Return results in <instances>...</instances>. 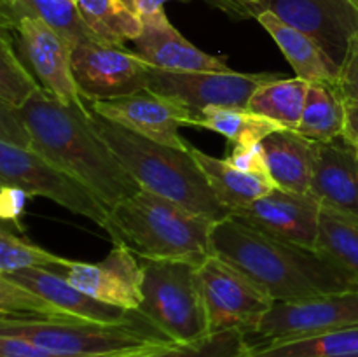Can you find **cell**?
<instances>
[{"label":"cell","instance_id":"cell-35","mask_svg":"<svg viewBox=\"0 0 358 357\" xmlns=\"http://www.w3.org/2000/svg\"><path fill=\"white\" fill-rule=\"evenodd\" d=\"M28 198H30V195L21 188L2 184V191H0V217H2V224L21 230L20 219L21 214L24 212V205H27Z\"/></svg>","mask_w":358,"mask_h":357},{"label":"cell","instance_id":"cell-13","mask_svg":"<svg viewBox=\"0 0 358 357\" xmlns=\"http://www.w3.org/2000/svg\"><path fill=\"white\" fill-rule=\"evenodd\" d=\"M264 9L313 38L341 72L358 41V0H262Z\"/></svg>","mask_w":358,"mask_h":357},{"label":"cell","instance_id":"cell-21","mask_svg":"<svg viewBox=\"0 0 358 357\" xmlns=\"http://www.w3.org/2000/svg\"><path fill=\"white\" fill-rule=\"evenodd\" d=\"M276 188L306 195L313 177L317 146L296 130H276L261 142Z\"/></svg>","mask_w":358,"mask_h":357},{"label":"cell","instance_id":"cell-20","mask_svg":"<svg viewBox=\"0 0 358 357\" xmlns=\"http://www.w3.org/2000/svg\"><path fill=\"white\" fill-rule=\"evenodd\" d=\"M255 20L271 35V38L296 72V77L306 83H338V65L304 31L285 23L268 9L261 10Z\"/></svg>","mask_w":358,"mask_h":357},{"label":"cell","instance_id":"cell-26","mask_svg":"<svg viewBox=\"0 0 358 357\" xmlns=\"http://www.w3.org/2000/svg\"><path fill=\"white\" fill-rule=\"evenodd\" d=\"M80 18L100 41L126 46L143 30V20L126 0H77Z\"/></svg>","mask_w":358,"mask_h":357},{"label":"cell","instance_id":"cell-24","mask_svg":"<svg viewBox=\"0 0 358 357\" xmlns=\"http://www.w3.org/2000/svg\"><path fill=\"white\" fill-rule=\"evenodd\" d=\"M346 100L338 83H310L303 118L296 132L315 144L345 133Z\"/></svg>","mask_w":358,"mask_h":357},{"label":"cell","instance_id":"cell-2","mask_svg":"<svg viewBox=\"0 0 358 357\" xmlns=\"http://www.w3.org/2000/svg\"><path fill=\"white\" fill-rule=\"evenodd\" d=\"M30 149L83 182L110 212L140 191L91 122L90 107H72L41 91L20 108Z\"/></svg>","mask_w":358,"mask_h":357},{"label":"cell","instance_id":"cell-41","mask_svg":"<svg viewBox=\"0 0 358 357\" xmlns=\"http://www.w3.org/2000/svg\"><path fill=\"white\" fill-rule=\"evenodd\" d=\"M259 2H262V0H259Z\"/></svg>","mask_w":358,"mask_h":357},{"label":"cell","instance_id":"cell-15","mask_svg":"<svg viewBox=\"0 0 358 357\" xmlns=\"http://www.w3.org/2000/svg\"><path fill=\"white\" fill-rule=\"evenodd\" d=\"M94 114L129 130L140 136L164 144L175 149H187L189 142L182 139L180 128L192 126L191 112L184 105L164 98L152 91H138L121 98L103 102H87Z\"/></svg>","mask_w":358,"mask_h":357},{"label":"cell","instance_id":"cell-16","mask_svg":"<svg viewBox=\"0 0 358 357\" xmlns=\"http://www.w3.org/2000/svg\"><path fill=\"white\" fill-rule=\"evenodd\" d=\"M322 209L310 192L301 195L276 188L231 216L268 237L317 248Z\"/></svg>","mask_w":358,"mask_h":357},{"label":"cell","instance_id":"cell-22","mask_svg":"<svg viewBox=\"0 0 358 357\" xmlns=\"http://www.w3.org/2000/svg\"><path fill=\"white\" fill-rule=\"evenodd\" d=\"M189 150H191L192 158L205 174L217 200L231 214L245 209L247 205L254 203L255 200L262 198V196L269 195L273 189H276L275 182L269 177L247 174V172L236 168L227 160L210 156V154L196 149L191 144H189Z\"/></svg>","mask_w":358,"mask_h":357},{"label":"cell","instance_id":"cell-34","mask_svg":"<svg viewBox=\"0 0 358 357\" xmlns=\"http://www.w3.org/2000/svg\"><path fill=\"white\" fill-rule=\"evenodd\" d=\"M226 160L229 163H233L236 168H240V170L247 172V174L269 177L268 163H266V156L261 144H254V146H234Z\"/></svg>","mask_w":358,"mask_h":357},{"label":"cell","instance_id":"cell-8","mask_svg":"<svg viewBox=\"0 0 358 357\" xmlns=\"http://www.w3.org/2000/svg\"><path fill=\"white\" fill-rule=\"evenodd\" d=\"M199 286L210 335L227 331L254 335L275 304L257 284L213 254L199 265Z\"/></svg>","mask_w":358,"mask_h":357},{"label":"cell","instance_id":"cell-1","mask_svg":"<svg viewBox=\"0 0 358 357\" xmlns=\"http://www.w3.org/2000/svg\"><path fill=\"white\" fill-rule=\"evenodd\" d=\"M210 248L275 303L358 289V282L343 266L317 248L268 237L233 216L215 224Z\"/></svg>","mask_w":358,"mask_h":357},{"label":"cell","instance_id":"cell-17","mask_svg":"<svg viewBox=\"0 0 358 357\" xmlns=\"http://www.w3.org/2000/svg\"><path fill=\"white\" fill-rule=\"evenodd\" d=\"M310 195L324 209L358 220V147L345 135L315 144Z\"/></svg>","mask_w":358,"mask_h":357},{"label":"cell","instance_id":"cell-9","mask_svg":"<svg viewBox=\"0 0 358 357\" xmlns=\"http://www.w3.org/2000/svg\"><path fill=\"white\" fill-rule=\"evenodd\" d=\"M358 326V289L275 303L254 335L250 350Z\"/></svg>","mask_w":358,"mask_h":357},{"label":"cell","instance_id":"cell-18","mask_svg":"<svg viewBox=\"0 0 358 357\" xmlns=\"http://www.w3.org/2000/svg\"><path fill=\"white\" fill-rule=\"evenodd\" d=\"M143 30L133 44V51L147 63L170 72H229L227 62L220 56L201 51L187 41L168 20L166 13L142 18Z\"/></svg>","mask_w":358,"mask_h":357},{"label":"cell","instance_id":"cell-39","mask_svg":"<svg viewBox=\"0 0 358 357\" xmlns=\"http://www.w3.org/2000/svg\"><path fill=\"white\" fill-rule=\"evenodd\" d=\"M343 135L358 147V102H346V125Z\"/></svg>","mask_w":358,"mask_h":357},{"label":"cell","instance_id":"cell-32","mask_svg":"<svg viewBox=\"0 0 358 357\" xmlns=\"http://www.w3.org/2000/svg\"><path fill=\"white\" fill-rule=\"evenodd\" d=\"M65 262V258L31 244L24 237H20L14 227L2 224V230H0V273H14L27 268L52 270Z\"/></svg>","mask_w":358,"mask_h":357},{"label":"cell","instance_id":"cell-33","mask_svg":"<svg viewBox=\"0 0 358 357\" xmlns=\"http://www.w3.org/2000/svg\"><path fill=\"white\" fill-rule=\"evenodd\" d=\"M250 352L247 336L240 331L212 335L191 345H173L143 357H247Z\"/></svg>","mask_w":358,"mask_h":357},{"label":"cell","instance_id":"cell-36","mask_svg":"<svg viewBox=\"0 0 358 357\" xmlns=\"http://www.w3.org/2000/svg\"><path fill=\"white\" fill-rule=\"evenodd\" d=\"M0 357H65L16 335L0 332Z\"/></svg>","mask_w":358,"mask_h":357},{"label":"cell","instance_id":"cell-4","mask_svg":"<svg viewBox=\"0 0 358 357\" xmlns=\"http://www.w3.org/2000/svg\"><path fill=\"white\" fill-rule=\"evenodd\" d=\"M91 122L140 188L217 223L231 216L229 210L217 200L189 147L175 149L152 142L94 114L93 111Z\"/></svg>","mask_w":358,"mask_h":357},{"label":"cell","instance_id":"cell-6","mask_svg":"<svg viewBox=\"0 0 358 357\" xmlns=\"http://www.w3.org/2000/svg\"><path fill=\"white\" fill-rule=\"evenodd\" d=\"M196 261H143V300L138 314L177 345L208 338L210 328Z\"/></svg>","mask_w":358,"mask_h":357},{"label":"cell","instance_id":"cell-23","mask_svg":"<svg viewBox=\"0 0 358 357\" xmlns=\"http://www.w3.org/2000/svg\"><path fill=\"white\" fill-rule=\"evenodd\" d=\"M23 18H38L51 24L70 48L83 41L98 38L84 23L73 0H0L2 30H13Z\"/></svg>","mask_w":358,"mask_h":357},{"label":"cell","instance_id":"cell-7","mask_svg":"<svg viewBox=\"0 0 358 357\" xmlns=\"http://www.w3.org/2000/svg\"><path fill=\"white\" fill-rule=\"evenodd\" d=\"M0 181L16 186L30 196H42L63 209L93 220L105 230L108 210L80 181L30 147L0 142Z\"/></svg>","mask_w":358,"mask_h":357},{"label":"cell","instance_id":"cell-25","mask_svg":"<svg viewBox=\"0 0 358 357\" xmlns=\"http://www.w3.org/2000/svg\"><path fill=\"white\" fill-rule=\"evenodd\" d=\"M310 83L299 77H280L262 84L248 102V111L269 119L282 130H297L306 105Z\"/></svg>","mask_w":358,"mask_h":357},{"label":"cell","instance_id":"cell-3","mask_svg":"<svg viewBox=\"0 0 358 357\" xmlns=\"http://www.w3.org/2000/svg\"><path fill=\"white\" fill-rule=\"evenodd\" d=\"M215 224L210 217L140 188L110 210L105 231L112 244L129 248L142 261L203 262L212 255Z\"/></svg>","mask_w":358,"mask_h":357},{"label":"cell","instance_id":"cell-12","mask_svg":"<svg viewBox=\"0 0 358 357\" xmlns=\"http://www.w3.org/2000/svg\"><path fill=\"white\" fill-rule=\"evenodd\" d=\"M14 48L28 66L42 91L72 107H86L87 102L77 88L72 70V48L45 21L23 18L13 30Z\"/></svg>","mask_w":358,"mask_h":357},{"label":"cell","instance_id":"cell-11","mask_svg":"<svg viewBox=\"0 0 358 357\" xmlns=\"http://www.w3.org/2000/svg\"><path fill=\"white\" fill-rule=\"evenodd\" d=\"M72 70L86 102H103L149 88L150 65L126 46L90 38L72 46Z\"/></svg>","mask_w":358,"mask_h":357},{"label":"cell","instance_id":"cell-29","mask_svg":"<svg viewBox=\"0 0 358 357\" xmlns=\"http://www.w3.org/2000/svg\"><path fill=\"white\" fill-rule=\"evenodd\" d=\"M0 318L20 322L77 321L35 290L0 275Z\"/></svg>","mask_w":358,"mask_h":357},{"label":"cell","instance_id":"cell-40","mask_svg":"<svg viewBox=\"0 0 358 357\" xmlns=\"http://www.w3.org/2000/svg\"><path fill=\"white\" fill-rule=\"evenodd\" d=\"M126 2L140 18H147L164 10V4L171 2V0H126Z\"/></svg>","mask_w":358,"mask_h":357},{"label":"cell","instance_id":"cell-30","mask_svg":"<svg viewBox=\"0 0 358 357\" xmlns=\"http://www.w3.org/2000/svg\"><path fill=\"white\" fill-rule=\"evenodd\" d=\"M317 251L343 266L358 282V220L322 209Z\"/></svg>","mask_w":358,"mask_h":357},{"label":"cell","instance_id":"cell-37","mask_svg":"<svg viewBox=\"0 0 358 357\" xmlns=\"http://www.w3.org/2000/svg\"><path fill=\"white\" fill-rule=\"evenodd\" d=\"M338 86L346 102H358V41L339 72Z\"/></svg>","mask_w":358,"mask_h":357},{"label":"cell","instance_id":"cell-28","mask_svg":"<svg viewBox=\"0 0 358 357\" xmlns=\"http://www.w3.org/2000/svg\"><path fill=\"white\" fill-rule=\"evenodd\" d=\"M247 357H358V326L261 346Z\"/></svg>","mask_w":358,"mask_h":357},{"label":"cell","instance_id":"cell-27","mask_svg":"<svg viewBox=\"0 0 358 357\" xmlns=\"http://www.w3.org/2000/svg\"><path fill=\"white\" fill-rule=\"evenodd\" d=\"M192 126L212 130L226 136L231 146H254L276 130H282L269 119L254 114L248 108L215 107L199 112Z\"/></svg>","mask_w":358,"mask_h":357},{"label":"cell","instance_id":"cell-5","mask_svg":"<svg viewBox=\"0 0 358 357\" xmlns=\"http://www.w3.org/2000/svg\"><path fill=\"white\" fill-rule=\"evenodd\" d=\"M0 332L27 338L65 357H143L177 345L142 315L107 324L93 321L20 322L0 318Z\"/></svg>","mask_w":358,"mask_h":357},{"label":"cell","instance_id":"cell-31","mask_svg":"<svg viewBox=\"0 0 358 357\" xmlns=\"http://www.w3.org/2000/svg\"><path fill=\"white\" fill-rule=\"evenodd\" d=\"M42 91L34 74L16 52L7 30L0 35V107L21 108Z\"/></svg>","mask_w":358,"mask_h":357},{"label":"cell","instance_id":"cell-14","mask_svg":"<svg viewBox=\"0 0 358 357\" xmlns=\"http://www.w3.org/2000/svg\"><path fill=\"white\" fill-rule=\"evenodd\" d=\"M69 280L73 287L101 303L138 312L143 300V261L122 245H114L100 262L66 259L49 270Z\"/></svg>","mask_w":358,"mask_h":357},{"label":"cell","instance_id":"cell-10","mask_svg":"<svg viewBox=\"0 0 358 357\" xmlns=\"http://www.w3.org/2000/svg\"><path fill=\"white\" fill-rule=\"evenodd\" d=\"M283 74L229 72H170L150 66L149 88L152 93L184 105L192 118L206 108H247L252 94ZM194 122V121H192Z\"/></svg>","mask_w":358,"mask_h":357},{"label":"cell","instance_id":"cell-38","mask_svg":"<svg viewBox=\"0 0 358 357\" xmlns=\"http://www.w3.org/2000/svg\"><path fill=\"white\" fill-rule=\"evenodd\" d=\"M208 6L222 10L233 20H250L257 18L262 10V2L259 0H205Z\"/></svg>","mask_w":358,"mask_h":357},{"label":"cell","instance_id":"cell-19","mask_svg":"<svg viewBox=\"0 0 358 357\" xmlns=\"http://www.w3.org/2000/svg\"><path fill=\"white\" fill-rule=\"evenodd\" d=\"M0 275L9 276L14 282L35 290L77 321L119 324V322L133 321L138 315V312L122 310V308L101 303V301L87 296L62 275L49 272V270L27 268L14 273H0Z\"/></svg>","mask_w":358,"mask_h":357}]
</instances>
